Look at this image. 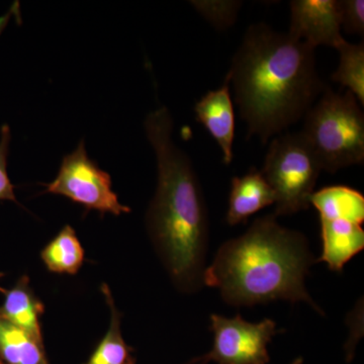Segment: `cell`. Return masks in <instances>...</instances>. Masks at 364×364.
Returning a JSON list of instances; mask_svg holds the SVG:
<instances>
[{
    "instance_id": "obj_1",
    "label": "cell",
    "mask_w": 364,
    "mask_h": 364,
    "mask_svg": "<svg viewBox=\"0 0 364 364\" xmlns=\"http://www.w3.org/2000/svg\"><path fill=\"white\" fill-rule=\"evenodd\" d=\"M315 50L265 23L249 26L225 78L249 136L267 144L317 102L327 85L316 68Z\"/></svg>"
},
{
    "instance_id": "obj_2",
    "label": "cell",
    "mask_w": 364,
    "mask_h": 364,
    "mask_svg": "<svg viewBox=\"0 0 364 364\" xmlns=\"http://www.w3.org/2000/svg\"><path fill=\"white\" fill-rule=\"evenodd\" d=\"M145 130L157 161V188L146 222L172 282L182 291L203 284L208 250L207 207L191 158L172 139L173 121L165 107L151 112Z\"/></svg>"
},
{
    "instance_id": "obj_3",
    "label": "cell",
    "mask_w": 364,
    "mask_h": 364,
    "mask_svg": "<svg viewBox=\"0 0 364 364\" xmlns=\"http://www.w3.org/2000/svg\"><path fill=\"white\" fill-rule=\"evenodd\" d=\"M313 255L305 236L280 226L274 215L258 218L238 238L223 244L203 284L227 304L251 306L284 299L306 301L322 313L305 286Z\"/></svg>"
},
{
    "instance_id": "obj_4",
    "label": "cell",
    "mask_w": 364,
    "mask_h": 364,
    "mask_svg": "<svg viewBox=\"0 0 364 364\" xmlns=\"http://www.w3.org/2000/svg\"><path fill=\"white\" fill-rule=\"evenodd\" d=\"M363 107V105H361ZM305 136L321 169L335 173L364 161V114L350 91L335 92L326 86L304 117Z\"/></svg>"
},
{
    "instance_id": "obj_5",
    "label": "cell",
    "mask_w": 364,
    "mask_h": 364,
    "mask_svg": "<svg viewBox=\"0 0 364 364\" xmlns=\"http://www.w3.org/2000/svg\"><path fill=\"white\" fill-rule=\"evenodd\" d=\"M321 171L301 132L274 136L261 171L274 193L273 215L277 218L308 210Z\"/></svg>"
},
{
    "instance_id": "obj_6",
    "label": "cell",
    "mask_w": 364,
    "mask_h": 364,
    "mask_svg": "<svg viewBox=\"0 0 364 364\" xmlns=\"http://www.w3.org/2000/svg\"><path fill=\"white\" fill-rule=\"evenodd\" d=\"M311 205L320 215L323 252L317 261L341 272L364 248V196L349 186H327L313 193Z\"/></svg>"
},
{
    "instance_id": "obj_7",
    "label": "cell",
    "mask_w": 364,
    "mask_h": 364,
    "mask_svg": "<svg viewBox=\"0 0 364 364\" xmlns=\"http://www.w3.org/2000/svg\"><path fill=\"white\" fill-rule=\"evenodd\" d=\"M45 186L46 193L66 196L86 210H97L102 215L131 212L112 191L111 176L88 157L85 141L63 158L56 178Z\"/></svg>"
},
{
    "instance_id": "obj_8",
    "label": "cell",
    "mask_w": 364,
    "mask_h": 364,
    "mask_svg": "<svg viewBox=\"0 0 364 364\" xmlns=\"http://www.w3.org/2000/svg\"><path fill=\"white\" fill-rule=\"evenodd\" d=\"M210 330L214 333L212 350L191 363L267 364V345L282 332L272 318L250 323L241 315L230 318L215 314L210 316Z\"/></svg>"
},
{
    "instance_id": "obj_9",
    "label": "cell",
    "mask_w": 364,
    "mask_h": 364,
    "mask_svg": "<svg viewBox=\"0 0 364 364\" xmlns=\"http://www.w3.org/2000/svg\"><path fill=\"white\" fill-rule=\"evenodd\" d=\"M340 0L291 1L289 36L314 49L327 46L337 49L345 39L341 33Z\"/></svg>"
},
{
    "instance_id": "obj_10",
    "label": "cell",
    "mask_w": 364,
    "mask_h": 364,
    "mask_svg": "<svg viewBox=\"0 0 364 364\" xmlns=\"http://www.w3.org/2000/svg\"><path fill=\"white\" fill-rule=\"evenodd\" d=\"M196 121L207 129L221 148L225 164L233 161L235 112L229 82L210 90L196 104Z\"/></svg>"
},
{
    "instance_id": "obj_11",
    "label": "cell",
    "mask_w": 364,
    "mask_h": 364,
    "mask_svg": "<svg viewBox=\"0 0 364 364\" xmlns=\"http://www.w3.org/2000/svg\"><path fill=\"white\" fill-rule=\"evenodd\" d=\"M274 203V193L260 171L252 170L244 176L234 177L229 196L228 224L230 226L241 224Z\"/></svg>"
},
{
    "instance_id": "obj_12",
    "label": "cell",
    "mask_w": 364,
    "mask_h": 364,
    "mask_svg": "<svg viewBox=\"0 0 364 364\" xmlns=\"http://www.w3.org/2000/svg\"><path fill=\"white\" fill-rule=\"evenodd\" d=\"M44 311V304L33 293L26 275H23L13 289L6 291L4 305L0 306L2 317L43 343L40 321Z\"/></svg>"
},
{
    "instance_id": "obj_13",
    "label": "cell",
    "mask_w": 364,
    "mask_h": 364,
    "mask_svg": "<svg viewBox=\"0 0 364 364\" xmlns=\"http://www.w3.org/2000/svg\"><path fill=\"white\" fill-rule=\"evenodd\" d=\"M0 360L4 364H50L44 343L0 314Z\"/></svg>"
},
{
    "instance_id": "obj_14",
    "label": "cell",
    "mask_w": 364,
    "mask_h": 364,
    "mask_svg": "<svg viewBox=\"0 0 364 364\" xmlns=\"http://www.w3.org/2000/svg\"><path fill=\"white\" fill-rule=\"evenodd\" d=\"M41 258L51 272L76 274L85 262V250L75 230L66 225L41 252Z\"/></svg>"
},
{
    "instance_id": "obj_15",
    "label": "cell",
    "mask_w": 364,
    "mask_h": 364,
    "mask_svg": "<svg viewBox=\"0 0 364 364\" xmlns=\"http://www.w3.org/2000/svg\"><path fill=\"white\" fill-rule=\"evenodd\" d=\"M100 289L111 311V323L104 338L83 364H130L134 359L131 355L133 349L127 345L122 335V314L117 310L109 287L102 284Z\"/></svg>"
},
{
    "instance_id": "obj_16",
    "label": "cell",
    "mask_w": 364,
    "mask_h": 364,
    "mask_svg": "<svg viewBox=\"0 0 364 364\" xmlns=\"http://www.w3.org/2000/svg\"><path fill=\"white\" fill-rule=\"evenodd\" d=\"M339 65L331 79L350 91L359 102L364 104V45L351 44L346 40L337 48Z\"/></svg>"
},
{
    "instance_id": "obj_17",
    "label": "cell",
    "mask_w": 364,
    "mask_h": 364,
    "mask_svg": "<svg viewBox=\"0 0 364 364\" xmlns=\"http://www.w3.org/2000/svg\"><path fill=\"white\" fill-rule=\"evenodd\" d=\"M191 4L218 30H225L233 26L242 6L241 1L233 0H200L191 1Z\"/></svg>"
},
{
    "instance_id": "obj_18",
    "label": "cell",
    "mask_w": 364,
    "mask_h": 364,
    "mask_svg": "<svg viewBox=\"0 0 364 364\" xmlns=\"http://www.w3.org/2000/svg\"><path fill=\"white\" fill-rule=\"evenodd\" d=\"M11 140V129L7 124H4L0 129V200L18 203L14 195V186L7 174V157Z\"/></svg>"
},
{
    "instance_id": "obj_19",
    "label": "cell",
    "mask_w": 364,
    "mask_h": 364,
    "mask_svg": "<svg viewBox=\"0 0 364 364\" xmlns=\"http://www.w3.org/2000/svg\"><path fill=\"white\" fill-rule=\"evenodd\" d=\"M341 26L348 33L363 35L364 1L363 0H340Z\"/></svg>"
},
{
    "instance_id": "obj_20",
    "label": "cell",
    "mask_w": 364,
    "mask_h": 364,
    "mask_svg": "<svg viewBox=\"0 0 364 364\" xmlns=\"http://www.w3.org/2000/svg\"><path fill=\"white\" fill-rule=\"evenodd\" d=\"M303 363H304V359L301 358H299L294 359L293 363H291V364H303Z\"/></svg>"
},
{
    "instance_id": "obj_21",
    "label": "cell",
    "mask_w": 364,
    "mask_h": 364,
    "mask_svg": "<svg viewBox=\"0 0 364 364\" xmlns=\"http://www.w3.org/2000/svg\"><path fill=\"white\" fill-rule=\"evenodd\" d=\"M4 273L0 272V279H1V277H4ZM0 291H1V293H4V294L6 293V289H2L1 287H0Z\"/></svg>"
},
{
    "instance_id": "obj_22",
    "label": "cell",
    "mask_w": 364,
    "mask_h": 364,
    "mask_svg": "<svg viewBox=\"0 0 364 364\" xmlns=\"http://www.w3.org/2000/svg\"><path fill=\"white\" fill-rule=\"evenodd\" d=\"M130 364H136V359L134 358L133 360H132V363Z\"/></svg>"
},
{
    "instance_id": "obj_23",
    "label": "cell",
    "mask_w": 364,
    "mask_h": 364,
    "mask_svg": "<svg viewBox=\"0 0 364 364\" xmlns=\"http://www.w3.org/2000/svg\"><path fill=\"white\" fill-rule=\"evenodd\" d=\"M0 364H4V363H2V361H1V360H0Z\"/></svg>"
}]
</instances>
